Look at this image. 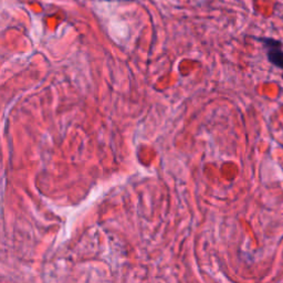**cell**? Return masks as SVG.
I'll return each instance as SVG.
<instances>
[{
  "label": "cell",
  "instance_id": "6da1fadb",
  "mask_svg": "<svg viewBox=\"0 0 283 283\" xmlns=\"http://www.w3.org/2000/svg\"><path fill=\"white\" fill-rule=\"evenodd\" d=\"M280 48L281 47L269 48L266 56H268V60L272 63V65L283 70V51L280 49Z\"/></svg>",
  "mask_w": 283,
  "mask_h": 283
},
{
  "label": "cell",
  "instance_id": "7a4b0ae2",
  "mask_svg": "<svg viewBox=\"0 0 283 283\" xmlns=\"http://www.w3.org/2000/svg\"><path fill=\"white\" fill-rule=\"evenodd\" d=\"M259 41L262 42V44L266 47V48H272V47H281L282 44L279 40H274L271 38H259Z\"/></svg>",
  "mask_w": 283,
  "mask_h": 283
}]
</instances>
